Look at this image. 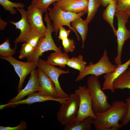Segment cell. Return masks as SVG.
<instances>
[{
	"mask_svg": "<svg viewBox=\"0 0 130 130\" xmlns=\"http://www.w3.org/2000/svg\"><path fill=\"white\" fill-rule=\"evenodd\" d=\"M127 106L123 101H114L105 111L96 113L93 124L96 130H117L123 127L118 123L126 114Z\"/></svg>",
	"mask_w": 130,
	"mask_h": 130,
	"instance_id": "1",
	"label": "cell"
},
{
	"mask_svg": "<svg viewBox=\"0 0 130 130\" xmlns=\"http://www.w3.org/2000/svg\"><path fill=\"white\" fill-rule=\"evenodd\" d=\"M53 7H49L47 9L48 11L49 18L53 22V28L55 34L57 35L60 27L64 26H68L70 30L75 34L78 40L80 38L79 35L70 25L71 22L76 19L81 17L85 13L82 12L76 13L64 11L60 8L54 3L52 4Z\"/></svg>",
	"mask_w": 130,
	"mask_h": 130,
	"instance_id": "2",
	"label": "cell"
},
{
	"mask_svg": "<svg viewBox=\"0 0 130 130\" xmlns=\"http://www.w3.org/2000/svg\"><path fill=\"white\" fill-rule=\"evenodd\" d=\"M98 77L91 75L88 78L87 81V87L91 99L92 110L95 114L105 111L111 106L108 101L107 96L101 88Z\"/></svg>",
	"mask_w": 130,
	"mask_h": 130,
	"instance_id": "3",
	"label": "cell"
},
{
	"mask_svg": "<svg viewBox=\"0 0 130 130\" xmlns=\"http://www.w3.org/2000/svg\"><path fill=\"white\" fill-rule=\"evenodd\" d=\"M80 102L78 95L71 94L66 101L61 104L57 113L59 122L66 126L75 123L78 113Z\"/></svg>",
	"mask_w": 130,
	"mask_h": 130,
	"instance_id": "4",
	"label": "cell"
},
{
	"mask_svg": "<svg viewBox=\"0 0 130 130\" xmlns=\"http://www.w3.org/2000/svg\"><path fill=\"white\" fill-rule=\"evenodd\" d=\"M44 18L47 28L45 36L40 39L34 53L30 57L26 58L27 61L37 62L39 57L41 56L44 52L48 51L63 52L60 48L56 45L52 38V33L54 31L47 11L45 13Z\"/></svg>",
	"mask_w": 130,
	"mask_h": 130,
	"instance_id": "5",
	"label": "cell"
},
{
	"mask_svg": "<svg viewBox=\"0 0 130 130\" xmlns=\"http://www.w3.org/2000/svg\"><path fill=\"white\" fill-rule=\"evenodd\" d=\"M117 67V65H114L110 61L107 50L105 49L99 60L94 64L92 62H90L89 65L86 66L82 71L79 72L75 81H81L89 75L99 77L103 74L112 72L116 70Z\"/></svg>",
	"mask_w": 130,
	"mask_h": 130,
	"instance_id": "6",
	"label": "cell"
},
{
	"mask_svg": "<svg viewBox=\"0 0 130 130\" xmlns=\"http://www.w3.org/2000/svg\"><path fill=\"white\" fill-rule=\"evenodd\" d=\"M115 15L117 19L118 28L115 35L117 37V55L114 60L117 65L122 64L121 59L122 49L125 42L130 38V31L126 26L129 17L126 12L116 11Z\"/></svg>",
	"mask_w": 130,
	"mask_h": 130,
	"instance_id": "7",
	"label": "cell"
},
{
	"mask_svg": "<svg viewBox=\"0 0 130 130\" xmlns=\"http://www.w3.org/2000/svg\"><path fill=\"white\" fill-rule=\"evenodd\" d=\"M37 67L46 74L53 83L59 98H67L69 95L65 92L61 87L58 80L59 76L62 74L69 73L68 70L64 71L55 67L39 58L37 62Z\"/></svg>",
	"mask_w": 130,
	"mask_h": 130,
	"instance_id": "8",
	"label": "cell"
},
{
	"mask_svg": "<svg viewBox=\"0 0 130 130\" xmlns=\"http://www.w3.org/2000/svg\"><path fill=\"white\" fill-rule=\"evenodd\" d=\"M75 92L80 98V102L77 116L75 123L82 121L85 118L90 117L93 119L96 117L92 108L91 97L87 87L79 85Z\"/></svg>",
	"mask_w": 130,
	"mask_h": 130,
	"instance_id": "9",
	"label": "cell"
},
{
	"mask_svg": "<svg viewBox=\"0 0 130 130\" xmlns=\"http://www.w3.org/2000/svg\"><path fill=\"white\" fill-rule=\"evenodd\" d=\"M0 58L9 62L13 66L20 80L17 90L18 92L22 89V85L27 76L30 74L37 67V62H23L17 60L12 56L7 57L1 56Z\"/></svg>",
	"mask_w": 130,
	"mask_h": 130,
	"instance_id": "10",
	"label": "cell"
},
{
	"mask_svg": "<svg viewBox=\"0 0 130 130\" xmlns=\"http://www.w3.org/2000/svg\"><path fill=\"white\" fill-rule=\"evenodd\" d=\"M27 9L26 11V18L32 28L45 36L47 28L43 21V13L40 9L31 4Z\"/></svg>",
	"mask_w": 130,
	"mask_h": 130,
	"instance_id": "11",
	"label": "cell"
},
{
	"mask_svg": "<svg viewBox=\"0 0 130 130\" xmlns=\"http://www.w3.org/2000/svg\"><path fill=\"white\" fill-rule=\"evenodd\" d=\"M26 99L14 102L6 103L0 105V109L8 107H14L20 104H31L37 102H44L47 101H53L57 102L61 104L65 102L68 98H57L52 97L45 96L41 94L38 92H34L28 95Z\"/></svg>",
	"mask_w": 130,
	"mask_h": 130,
	"instance_id": "12",
	"label": "cell"
},
{
	"mask_svg": "<svg viewBox=\"0 0 130 130\" xmlns=\"http://www.w3.org/2000/svg\"><path fill=\"white\" fill-rule=\"evenodd\" d=\"M17 10L21 14V19L17 22L10 21L9 23L15 26L16 28L20 31L19 36L13 41L15 44L24 43L32 29L30 24L28 22L26 17V11L23 8H17Z\"/></svg>",
	"mask_w": 130,
	"mask_h": 130,
	"instance_id": "13",
	"label": "cell"
},
{
	"mask_svg": "<svg viewBox=\"0 0 130 130\" xmlns=\"http://www.w3.org/2000/svg\"><path fill=\"white\" fill-rule=\"evenodd\" d=\"M54 3L65 11L76 13L88 12V0H57Z\"/></svg>",
	"mask_w": 130,
	"mask_h": 130,
	"instance_id": "14",
	"label": "cell"
},
{
	"mask_svg": "<svg viewBox=\"0 0 130 130\" xmlns=\"http://www.w3.org/2000/svg\"><path fill=\"white\" fill-rule=\"evenodd\" d=\"M30 74L29 80L25 87L19 92L16 96L9 100L7 103H13L23 100L26 96L39 91L40 87L37 70L36 69H34Z\"/></svg>",
	"mask_w": 130,
	"mask_h": 130,
	"instance_id": "15",
	"label": "cell"
},
{
	"mask_svg": "<svg viewBox=\"0 0 130 130\" xmlns=\"http://www.w3.org/2000/svg\"><path fill=\"white\" fill-rule=\"evenodd\" d=\"M40 88L38 92L43 95L59 98L54 84L50 78L39 68L37 70Z\"/></svg>",
	"mask_w": 130,
	"mask_h": 130,
	"instance_id": "16",
	"label": "cell"
},
{
	"mask_svg": "<svg viewBox=\"0 0 130 130\" xmlns=\"http://www.w3.org/2000/svg\"><path fill=\"white\" fill-rule=\"evenodd\" d=\"M130 65V58L124 64L117 65V68L114 72L105 74L104 76V80L103 89L110 90L112 93H114L115 90L113 85L115 80L127 70Z\"/></svg>",
	"mask_w": 130,
	"mask_h": 130,
	"instance_id": "17",
	"label": "cell"
},
{
	"mask_svg": "<svg viewBox=\"0 0 130 130\" xmlns=\"http://www.w3.org/2000/svg\"><path fill=\"white\" fill-rule=\"evenodd\" d=\"M117 0H111L110 1L104 11L102 16L103 19L110 25L116 35L117 30L113 24V19L116 12Z\"/></svg>",
	"mask_w": 130,
	"mask_h": 130,
	"instance_id": "18",
	"label": "cell"
},
{
	"mask_svg": "<svg viewBox=\"0 0 130 130\" xmlns=\"http://www.w3.org/2000/svg\"><path fill=\"white\" fill-rule=\"evenodd\" d=\"M88 24L86 20H83L81 17L78 18L71 22L72 26L79 34L81 37L82 49L84 47V41L88 32Z\"/></svg>",
	"mask_w": 130,
	"mask_h": 130,
	"instance_id": "19",
	"label": "cell"
},
{
	"mask_svg": "<svg viewBox=\"0 0 130 130\" xmlns=\"http://www.w3.org/2000/svg\"><path fill=\"white\" fill-rule=\"evenodd\" d=\"M69 58V56L66 52H55L48 57L46 61L53 65H58L61 67L64 68L66 65Z\"/></svg>",
	"mask_w": 130,
	"mask_h": 130,
	"instance_id": "20",
	"label": "cell"
},
{
	"mask_svg": "<svg viewBox=\"0 0 130 130\" xmlns=\"http://www.w3.org/2000/svg\"><path fill=\"white\" fill-rule=\"evenodd\" d=\"M93 119L90 117L85 118L82 121L65 126L63 130H92Z\"/></svg>",
	"mask_w": 130,
	"mask_h": 130,
	"instance_id": "21",
	"label": "cell"
},
{
	"mask_svg": "<svg viewBox=\"0 0 130 130\" xmlns=\"http://www.w3.org/2000/svg\"><path fill=\"white\" fill-rule=\"evenodd\" d=\"M113 86L115 90L130 89V75L128 70H125L115 80Z\"/></svg>",
	"mask_w": 130,
	"mask_h": 130,
	"instance_id": "22",
	"label": "cell"
},
{
	"mask_svg": "<svg viewBox=\"0 0 130 130\" xmlns=\"http://www.w3.org/2000/svg\"><path fill=\"white\" fill-rule=\"evenodd\" d=\"M87 64V62L83 60V56L80 55L77 57H72L69 58L66 65L81 72L84 69Z\"/></svg>",
	"mask_w": 130,
	"mask_h": 130,
	"instance_id": "23",
	"label": "cell"
},
{
	"mask_svg": "<svg viewBox=\"0 0 130 130\" xmlns=\"http://www.w3.org/2000/svg\"><path fill=\"white\" fill-rule=\"evenodd\" d=\"M11 44L8 38L0 45V55L4 57H7L12 56L16 52L17 44H15L13 48L10 46Z\"/></svg>",
	"mask_w": 130,
	"mask_h": 130,
	"instance_id": "24",
	"label": "cell"
},
{
	"mask_svg": "<svg viewBox=\"0 0 130 130\" xmlns=\"http://www.w3.org/2000/svg\"><path fill=\"white\" fill-rule=\"evenodd\" d=\"M100 5L99 0H88L87 15L85 20L88 24L94 18Z\"/></svg>",
	"mask_w": 130,
	"mask_h": 130,
	"instance_id": "25",
	"label": "cell"
},
{
	"mask_svg": "<svg viewBox=\"0 0 130 130\" xmlns=\"http://www.w3.org/2000/svg\"><path fill=\"white\" fill-rule=\"evenodd\" d=\"M0 4L5 10L9 11L10 14L13 15L17 13V11L14 8H23L25 7V5L23 3H14L9 0H0Z\"/></svg>",
	"mask_w": 130,
	"mask_h": 130,
	"instance_id": "26",
	"label": "cell"
},
{
	"mask_svg": "<svg viewBox=\"0 0 130 130\" xmlns=\"http://www.w3.org/2000/svg\"><path fill=\"white\" fill-rule=\"evenodd\" d=\"M35 49L28 43L25 42L21 46L19 58L21 59L27 58L31 56L34 53Z\"/></svg>",
	"mask_w": 130,
	"mask_h": 130,
	"instance_id": "27",
	"label": "cell"
},
{
	"mask_svg": "<svg viewBox=\"0 0 130 130\" xmlns=\"http://www.w3.org/2000/svg\"><path fill=\"white\" fill-rule=\"evenodd\" d=\"M45 36L32 28L25 42L29 43L35 49L40 39Z\"/></svg>",
	"mask_w": 130,
	"mask_h": 130,
	"instance_id": "28",
	"label": "cell"
},
{
	"mask_svg": "<svg viewBox=\"0 0 130 130\" xmlns=\"http://www.w3.org/2000/svg\"><path fill=\"white\" fill-rule=\"evenodd\" d=\"M57 0H32L31 4L40 9L42 12L46 13L47 9L52 4L56 2Z\"/></svg>",
	"mask_w": 130,
	"mask_h": 130,
	"instance_id": "29",
	"label": "cell"
},
{
	"mask_svg": "<svg viewBox=\"0 0 130 130\" xmlns=\"http://www.w3.org/2000/svg\"><path fill=\"white\" fill-rule=\"evenodd\" d=\"M62 41L63 49L65 52H72L75 50V44L73 39L67 38Z\"/></svg>",
	"mask_w": 130,
	"mask_h": 130,
	"instance_id": "30",
	"label": "cell"
},
{
	"mask_svg": "<svg viewBox=\"0 0 130 130\" xmlns=\"http://www.w3.org/2000/svg\"><path fill=\"white\" fill-rule=\"evenodd\" d=\"M130 10V0H117L116 11H126Z\"/></svg>",
	"mask_w": 130,
	"mask_h": 130,
	"instance_id": "31",
	"label": "cell"
},
{
	"mask_svg": "<svg viewBox=\"0 0 130 130\" xmlns=\"http://www.w3.org/2000/svg\"><path fill=\"white\" fill-rule=\"evenodd\" d=\"M127 106V112L121 121V125L123 126H126L130 121V95L127 98L126 102Z\"/></svg>",
	"mask_w": 130,
	"mask_h": 130,
	"instance_id": "32",
	"label": "cell"
},
{
	"mask_svg": "<svg viewBox=\"0 0 130 130\" xmlns=\"http://www.w3.org/2000/svg\"><path fill=\"white\" fill-rule=\"evenodd\" d=\"M27 125L25 121H21L20 124L18 126L14 127L0 126V130H25L26 129Z\"/></svg>",
	"mask_w": 130,
	"mask_h": 130,
	"instance_id": "33",
	"label": "cell"
},
{
	"mask_svg": "<svg viewBox=\"0 0 130 130\" xmlns=\"http://www.w3.org/2000/svg\"><path fill=\"white\" fill-rule=\"evenodd\" d=\"M70 30H67L63 26L60 27L59 30V34L58 37L59 40H62L68 38L70 32Z\"/></svg>",
	"mask_w": 130,
	"mask_h": 130,
	"instance_id": "34",
	"label": "cell"
},
{
	"mask_svg": "<svg viewBox=\"0 0 130 130\" xmlns=\"http://www.w3.org/2000/svg\"><path fill=\"white\" fill-rule=\"evenodd\" d=\"M7 23L4 20L0 17V30L2 31L4 30L7 25Z\"/></svg>",
	"mask_w": 130,
	"mask_h": 130,
	"instance_id": "35",
	"label": "cell"
},
{
	"mask_svg": "<svg viewBox=\"0 0 130 130\" xmlns=\"http://www.w3.org/2000/svg\"><path fill=\"white\" fill-rule=\"evenodd\" d=\"M101 5L104 7L106 6L110 1L111 0H99Z\"/></svg>",
	"mask_w": 130,
	"mask_h": 130,
	"instance_id": "36",
	"label": "cell"
},
{
	"mask_svg": "<svg viewBox=\"0 0 130 130\" xmlns=\"http://www.w3.org/2000/svg\"><path fill=\"white\" fill-rule=\"evenodd\" d=\"M125 12L129 17H130V10Z\"/></svg>",
	"mask_w": 130,
	"mask_h": 130,
	"instance_id": "37",
	"label": "cell"
},
{
	"mask_svg": "<svg viewBox=\"0 0 130 130\" xmlns=\"http://www.w3.org/2000/svg\"><path fill=\"white\" fill-rule=\"evenodd\" d=\"M128 71L129 74L130 75V66L129 68V69L128 70Z\"/></svg>",
	"mask_w": 130,
	"mask_h": 130,
	"instance_id": "38",
	"label": "cell"
}]
</instances>
